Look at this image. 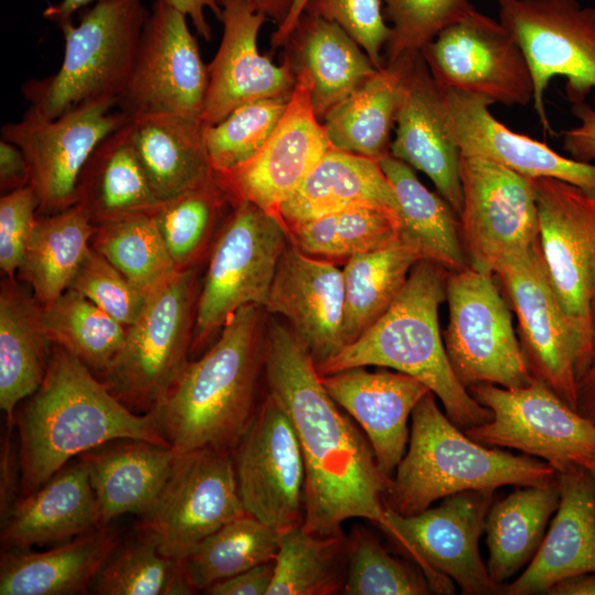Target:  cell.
Segmentation results:
<instances>
[{
  "mask_svg": "<svg viewBox=\"0 0 595 595\" xmlns=\"http://www.w3.org/2000/svg\"><path fill=\"white\" fill-rule=\"evenodd\" d=\"M263 372L268 393L288 414L300 443L305 468L303 527L332 534L342 531L347 519L364 518L385 530L391 478L379 469L363 430L328 394L292 329L274 318L266 326Z\"/></svg>",
  "mask_w": 595,
  "mask_h": 595,
  "instance_id": "1",
  "label": "cell"
},
{
  "mask_svg": "<svg viewBox=\"0 0 595 595\" xmlns=\"http://www.w3.org/2000/svg\"><path fill=\"white\" fill-rule=\"evenodd\" d=\"M32 396L17 422L21 496L42 487L73 457L115 440L170 446L155 410L134 413L60 345Z\"/></svg>",
  "mask_w": 595,
  "mask_h": 595,
  "instance_id": "2",
  "label": "cell"
},
{
  "mask_svg": "<svg viewBox=\"0 0 595 595\" xmlns=\"http://www.w3.org/2000/svg\"><path fill=\"white\" fill-rule=\"evenodd\" d=\"M262 310L256 304L240 307L153 409L177 453L201 448L232 453L251 423L264 366Z\"/></svg>",
  "mask_w": 595,
  "mask_h": 595,
  "instance_id": "3",
  "label": "cell"
},
{
  "mask_svg": "<svg viewBox=\"0 0 595 595\" xmlns=\"http://www.w3.org/2000/svg\"><path fill=\"white\" fill-rule=\"evenodd\" d=\"M448 271L419 260L390 307L355 342L318 367L326 376L354 367L390 368L416 378L437 397L459 429L487 423L491 411L459 381L440 332L439 309L446 300Z\"/></svg>",
  "mask_w": 595,
  "mask_h": 595,
  "instance_id": "4",
  "label": "cell"
},
{
  "mask_svg": "<svg viewBox=\"0 0 595 595\" xmlns=\"http://www.w3.org/2000/svg\"><path fill=\"white\" fill-rule=\"evenodd\" d=\"M408 443L385 497L386 509L401 516L416 515L459 491L543 485L558 476L545 461L470 439L440 410L432 391L411 413Z\"/></svg>",
  "mask_w": 595,
  "mask_h": 595,
  "instance_id": "5",
  "label": "cell"
},
{
  "mask_svg": "<svg viewBox=\"0 0 595 595\" xmlns=\"http://www.w3.org/2000/svg\"><path fill=\"white\" fill-rule=\"evenodd\" d=\"M142 0H104L60 26L64 56L56 73L21 86L29 110L54 119L77 107L115 101L123 93L149 17Z\"/></svg>",
  "mask_w": 595,
  "mask_h": 595,
  "instance_id": "6",
  "label": "cell"
},
{
  "mask_svg": "<svg viewBox=\"0 0 595 595\" xmlns=\"http://www.w3.org/2000/svg\"><path fill=\"white\" fill-rule=\"evenodd\" d=\"M289 242L282 220L249 202L232 203L214 239L199 289L191 353L206 346L242 306L264 309Z\"/></svg>",
  "mask_w": 595,
  "mask_h": 595,
  "instance_id": "7",
  "label": "cell"
},
{
  "mask_svg": "<svg viewBox=\"0 0 595 595\" xmlns=\"http://www.w3.org/2000/svg\"><path fill=\"white\" fill-rule=\"evenodd\" d=\"M198 293L196 266L182 270L148 298L127 326L125 344L102 381L132 411L155 409L190 361Z\"/></svg>",
  "mask_w": 595,
  "mask_h": 595,
  "instance_id": "8",
  "label": "cell"
},
{
  "mask_svg": "<svg viewBox=\"0 0 595 595\" xmlns=\"http://www.w3.org/2000/svg\"><path fill=\"white\" fill-rule=\"evenodd\" d=\"M539 244L552 286L580 342V378L595 358V192L532 178ZM578 378V379H580Z\"/></svg>",
  "mask_w": 595,
  "mask_h": 595,
  "instance_id": "9",
  "label": "cell"
},
{
  "mask_svg": "<svg viewBox=\"0 0 595 595\" xmlns=\"http://www.w3.org/2000/svg\"><path fill=\"white\" fill-rule=\"evenodd\" d=\"M494 490H465L411 516L389 509L382 531L424 574L432 593L453 594V582L467 595L499 594L479 553Z\"/></svg>",
  "mask_w": 595,
  "mask_h": 595,
  "instance_id": "10",
  "label": "cell"
},
{
  "mask_svg": "<svg viewBox=\"0 0 595 595\" xmlns=\"http://www.w3.org/2000/svg\"><path fill=\"white\" fill-rule=\"evenodd\" d=\"M448 322L443 342L452 368L466 387L493 383L521 388L532 380L512 315L495 274L469 266L448 272Z\"/></svg>",
  "mask_w": 595,
  "mask_h": 595,
  "instance_id": "11",
  "label": "cell"
},
{
  "mask_svg": "<svg viewBox=\"0 0 595 595\" xmlns=\"http://www.w3.org/2000/svg\"><path fill=\"white\" fill-rule=\"evenodd\" d=\"M491 411L489 422L464 432L476 442L519 450L558 473L595 461V422L565 403L541 380L521 388L476 383L467 388Z\"/></svg>",
  "mask_w": 595,
  "mask_h": 595,
  "instance_id": "12",
  "label": "cell"
},
{
  "mask_svg": "<svg viewBox=\"0 0 595 595\" xmlns=\"http://www.w3.org/2000/svg\"><path fill=\"white\" fill-rule=\"evenodd\" d=\"M248 513L231 453L201 448L178 453L161 493L136 532L177 562L224 524Z\"/></svg>",
  "mask_w": 595,
  "mask_h": 595,
  "instance_id": "13",
  "label": "cell"
},
{
  "mask_svg": "<svg viewBox=\"0 0 595 595\" xmlns=\"http://www.w3.org/2000/svg\"><path fill=\"white\" fill-rule=\"evenodd\" d=\"M499 22L522 48L533 78V108L544 132L552 133L544 93L553 77H564L572 104L594 91L595 8L577 0H498Z\"/></svg>",
  "mask_w": 595,
  "mask_h": 595,
  "instance_id": "14",
  "label": "cell"
},
{
  "mask_svg": "<svg viewBox=\"0 0 595 595\" xmlns=\"http://www.w3.org/2000/svg\"><path fill=\"white\" fill-rule=\"evenodd\" d=\"M207 84L186 15L169 0H154L117 108L130 119L164 113L201 121Z\"/></svg>",
  "mask_w": 595,
  "mask_h": 595,
  "instance_id": "15",
  "label": "cell"
},
{
  "mask_svg": "<svg viewBox=\"0 0 595 595\" xmlns=\"http://www.w3.org/2000/svg\"><path fill=\"white\" fill-rule=\"evenodd\" d=\"M131 119L115 101H99L48 119L29 109L1 128V139L18 145L29 170L39 213L48 215L78 202L82 172L98 144Z\"/></svg>",
  "mask_w": 595,
  "mask_h": 595,
  "instance_id": "16",
  "label": "cell"
},
{
  "mask_svg": "<svg viewBox=\"0 0 595 595\" xmlns=\"http://www.w3.org/2000/svg\"><path fill=\"white\" fill-rule=\"evenodd\" d=\"M494 274L517 316L531 375L576 410L580 342L552 286L539 241L500 261Z\"/></svg>",
  "mask_w": 595,
  "mask_h": 595,
  "instance_id": "17",
  "label": "cell"
},
{
  "mask_svg": "<svg viewBox=\"0 0 595 595\" xmlns=\"http://www.w3.org/2000/svg\"><path fill=\"white\" fill-rule=\"evenodd\" d=\"M459 172V232L467 263L494 273L500 261L539 241L532 178L472 155H461Z\"/></svg>",
  "mask_w": 595,
  "mask_h": 595,
  "instance_id": "18",
  "label": "cell"
},
{
  "mask_svg": "<svg viewBox=\"0 0 595 595\" xmlns=\"http://www.w3.org/2000/svg\"><path fill=\"white\" fill-rule=\"evenodd\" d=\"M421 54L445 88L505 106L533 101V78L522 48L499 21L476 10L440 32Z\"/></svg>",
  "mask_w": 595,
  "mask_h": 595,
  "instance_id": "19",
  "label": "cell"
},
{
  "mask_svg": "<svg viewBox=\"0 0 595 595\" xmlns=\"http://www.w3.org/2000/svg\"><path fill=\"white\" fill-rule=\"evenodd\" d=\"M246 511L282 531L303 523L305 468L294 428L268 393L231 453Z\"/></svg>",
  "mask_w": 595,
  "mask_h": 595,
  "instance_id": "20",
  "label": "cell"
},
{
  "mask_svg": "<svg viewBox=\"0 0 595 595\" xmlns=\"http://www.w3.org/2000/svg\"><path fill=\"white\" fill-rule=\"evenodd\" d=\"M311 90L309 72L296 71L286 108L260 150L239 166L214 173L231 203L249 202L279 217L284 201L332 148L314 112Z\"/></svg>",
  "mask_w": 595,
  "mask_h": 595,
  "instance_id": "21",
  "label": "cell"
},
{
  "mask_svg": "<svg viewBox=\"0 0 595 595\" xmlns=\"http://www.w3.org/2000/svg\"><path fill=\"white\" fill-rule=\"evenodd\" d=\"M266 20L247 0L226 1L221 40L207 65L203 127L219 122L251 101L290 98L296 80L291 61L285 56L281 65H275L258 50V35Z\"/></svg>",
  "mask_w": 595,
  "mask_h": 595,
  "instance_id": "22",
  "label": "cell"
},
{
  "mask_svg": "<svg viewBox=\"0 0 595 595\" xmlns=\"http://www.w3.org/2000/svg\"><path fill=\"white\" fill-rule=\"evenodd\" d=\"M390 155L423 172L461 214V152L452 134L444 88L433 78L421 52L409 55Z\"/></svg>",
  "mask_w": 595,
  "mask_h": 595,
  "instance_id": "23",
  "label": "cell"
},
{
  "mask_svg": "<svg viewBox=\"0 0 595 595\" xmlns=\"http://www.w3.org/2000/svg\"><path fill=\"white\" fill-rule=\"evenodd\" d=\"M264 310L289 322L316 369L346 346L343 270L331 261L305 255L290 239L280 258Z\"/></svg>",
  "mask_w": 595,
  "mask_h": 595,
  "instance_id": "24",
  "label": "cell"
},
{
  "mask_svg": "<svg viewBox=\"0 0 595 595\" xmlns=\"http://www.w3.org/2000/svg\"><path fill=\"white\" fill-rule=\"evenodd\" d=\"M321 381L359 424L379 469L391 478L407 451L409 416L431 390L414 377L381 367L376 371L354 367L322 376Z\"/></svg>",
  "mask_w": 595,
  "mask_h": 595,
  "instance_id": "25",
  "label": "cell"
},
{
  "mask_svg": "<svg viewBox=\"0 0 595 595\" xmlns=\"http://www.w3.org/2000/svg\"><path fill=\"white\" fill-rule=\"evenodd\" d=\"M443 88L461 155L491 160L529 178H558L595 192V164L576 161L511 131L490 113V98Z\"/></svg>",
  "mask_w": 595,
  "mask_h": 595,
  "instance_id": "26",
  "label": "cell"
},
{
  "mask_svg": "<svg viewBox=\"0 0 595 595\" xmlns=\"http://www.w3.org/2000/svg\"><path fill=\"white\" fill-rule=\"evenodd\" d=\"M560 499L543 540L523 572L502 594L532 595L566 577L595 572V482L574 466L558 473Z\"/></svg>",
  "mask_w": 595,
  "mask_h": 595,
  "instance_id": "27",
  "label": "cell"
},
{
  "mask_svg": "<svg viewBox=\"0 0 595 595\" xmlns=\"http://www.w3.org/2000/svg\"><path fill=\"white\" fill-rule=\"evenodd\" d=\"M3 550L72 540L99 528L88 468L78 457L35 491L21 496L1 518Z\"/></svg>",
  "mask_w": 595,
  "mask_h": 595,
  "instance_id": "28",
  "label": "cell"
},
{
  "mask_svg": "<svg viewBox=\"0 0 595 595\" xmlns=\"http://www.w3.org/2000/svg\"><path fill=\"white\" fill-rule=\"evenodd\" d=\"M178 453L169 445L120 439L80 454L102 527L126 513H144L165 485Z\"/></svg>",
  "mask_w": 595,
  "mask_h": 595,
  "instance_id": "29",
  "label": "cell"
},
{
  "mask_svg": "<svg viewBox=\"0 0 595 595\" xmlns=\"http://www.w3.org/2000/svg\"><path fill=\"white\" fill-rule=\"evenodd\" d=\"M122 541L109 526L43 552H2L1 595H74L90 591L98 573Z\"/></svg>",
  "mask_w": 595,
  "mask_h": 595,
  "instance_id": "30",
  "label": "cell"
},
{
  "mask_svg": "<svg viewBox=\"0 0 595 595\" xmlns=\"http://www.w3.org/2000/svg\"><path fill=\"white\" fill-rule=\"evenodd\" d=\"M360 206L398 215L394 191L379 161L332 147L281 205L279 218L289 230L316 217Z\"/></svg>",
  "mask_w": 595,
  "mask_h": 595,
  "instance_id": "31",
  "label": "cell"
},
{
  "mask_svg": "<svg viewBox=\"0 0 595 595\" xmlns=\"http://www.w3.org/2000/svg\"><path fill=\"white\" fill-rule=\"evenodd\" d=\"M129 140L156 197L171 199L214 177L199 120L147 115L129 122Z\"/></svg>",
  "mask_w": 595,
  "mask_h": 595,
  "instance_id": "32",
  "label": "cell"
},
{
  "mask_svg": "<svg viewBox=\"0 0 595 595\" xmlns=\"http://www.w3.org/2000/svg\"><path fill=\"white\" fill-rule=\"evenodd\" d=\"M295 71L312 80L311 98L318 120L379 69L363 48L337 24L303 13L284 45Z\"/></svg>",
  "mask_w": 595,
  "mask_h": 595,
  "instance_id": "33",
  "label": "cell"
},
{
  "mask_svg": "<svg viewBox=\"0 0 595 595\" xmlns=\"http://www.w3.org/2000/svg\"><path fill=\"white\" fill-rule=\"evenodd\" d=\"M379 163L397 197L399 240L448 272L466 268L458 214L450 203L425 187L409 164L391 155Z\"/></svg>",
  "mask_w": 595,
  "mask_h": 595,
  "instance_id": "34",
  "label": "cell"
},
{
  "mask_svg": "<svg viewBox=\"0 0 595 595\" xmlns=\"http://www.w3.org/2000/svg\"><path fill=\"white\" fill-rule=\"evenodd\" d=\"M410 54L386 63L325 116L322 122L333 148L377 161L390 155Z\"/></svg>",
  "mask_w": 595,
  "mask_h": 595,
  "instance_id": "35",
  "label": "cell"
},
{
  "mask_svg": "<svg viewBox=\"0 0 595 595\" xmlns=\"http://www.w3.org/2000/svg\"><path fill=\"white\" fill-rule=\"evenodd\" d=\"M129 122L98 144L79 177L77 203L86 207L96 225L152 215L162 203L134 154Z\"/></svg>",
  "mask_w": 595,
  "mask_h": 595,
  "instance_id": "36",
  "label": "cell"
},
{
  "mask_svg": "<svg viewBox=\"0 0 595 595\" xmlns=\"http://www.w3.org/2000/svg\"><path fill=\"white\" fill-rule=\"evenodd\" d=\"M40 304L12 278L0 290V408L8 425L17 404L32 396L45 377L50 339L39 316Z\"/></svg>",
  "mask_w": 595,
  "mask_h": 595,
  "instance_id": "37",
  "label": "cell"
},
{
  "mask_svg": "<svg viewBox=\"0 0 595 595\" xmlns=\"http://www.w3.org/2000/svg\"><path fill=\"white\" fill-rule=\"evenodd\" d=\"M560 499L556 479L543 485L520 486L491 504L485 520L487 570L493 582L502 584L529 563L545 534Z\"/></svg>",
  "mask_w": 595,
  "mask_h": 595,
  "instance_id": "38",
  "label": "cell"
},
{
  "mask_svg": "<svg viewBox=\"0 0 595 595\" xmlns=\"http://www.w3.org/2000/svg\"><path fill=\"white\" fill-rule=\"evenodd\" d=\"M95 232L96 224L80 203L36 217L18 272L41 306L69 288Z\"/></svg>",
  "mask_w": 595,
  "mask_h": 595,
  "instance_id": "39",
  "label": "cell"
},
{
  "mask_svg": "<svg viewBox=\"0 0 595 595\" xmlns=\"http://www.w3.org/2000/svg\"><path fill=\"white\" fill-rule=\"evenodd\" d=\"M419 260L421 257L413 248L397 240L345 262L343 335L346 346L385 314Z\"/></svg>",
  "mask_w": 595,
  "mask_h": 595,
  "instance_id": "40",
  "label": "cell"
},
{
  "mask_svg": "<svg viewBox=\"0 0 595 595\" xmlns=\"http://www.w3.org/2000/svg\"><path fill=\"white\" fill-rule=\"evenodd\" d=\"M347 570L343 531L318 534L303 524L280 531L268 595H332L342 592Z\"/></svg>",
  "mask_w": 595,
  "mask_h": 595,
  "instance_id": "41",
  "label": "cell"
},
{
  "mask_svg": "<svg viewBox=\"0 0 595 595\" xmlns=\"http://www.w3.org/2000/svg\"><path fill=\"white\" fill-rule=\"evenodd\" d=\"M280 531L249 513L224 524L202 540L181 561L186 582L193 591H206L213 584L253 566L272 562L279 548Z\"/></svg>",
  "mask_w": 595,
  "mask_h": 595,
  "instance_id": "42",
  "label": "cell"
},
{
  "mask_svg": "<svg viewBox=\"0 0 595 595\" xmlns=\"http://www.w3.org/2000/svg\"><path fill=\"white\" fill-rule=\"evenodd\" d=\"M39 316L51 343L101 375L125 344L127 326L73 289L46 306L40 305Z\"/></svg>",
  "mask_w": 595,
  "mask_h": 595,
  "instance_id": "43",
  "label": "cell"
},
{
  "mask_svg": "<svg viewBox=\"0 0 595 595\" xmlns=\"http://www.w3.org/2000/svg\"><path fill=\"white\" fill-rule=\"evenodd\" d=\"M290 241L302 252L326 261L351 257L386 247L399 240V218L377 207L337 210L288 230Z\"/></svg>",
  "mask_w": 595,
  "mask_h": 595,
  "instance_id": "44",
  "label": "cell"
},
{
  "mask_svg": "<svg viewBox=\"0 0 595 595\" xmlns=\"http://www.w3.org/2000/svg\"><path fill=\"white\" fill-rule=\"evenodd\" d=\"M231 207L215 175L160 204L152 217L180 271L197 266Z\"/></svg>",
  "mask_w": 595,
  "mask_h": 595,
  "instance_id": "45",
  "label": "cell"
},
{
  "mask_svg": "<svg viewBox=\"0 0 595 595\" xmlns=\"http://www.w3.org/2000/svg\"><path fill=\"white\" fill-rule=\"evenodd\" d=\"M91 246L148 296L180 272L152 215L97 224Z\"/></svg>",
  "mask_w": 595,
  "mask_h": 595,
  "instance_id": "46",
  "label": "cell"
},
{
  "mask_svg": "<svg viewBox=\"0 0 595 595\" xmlns=\"http://www.w3.org/2000/svg\"><path fill=\"white\" fill-rule=\"evenodd\" d=\"M90 591L100 595L194 594L181 562L163 555L137 533L121 541L98 573Z\"/></svg>",
  "mask_w": 595,
  "mask_h": 595,
  "instance_id": "47",
  "label": "cell"
},
{
  "mask_svg": "<svg viewBox=\"0 0 595 595\" xmlns=\"http://www.w3.org/2000/svg\"><path fill=\"white\" fill-rule=\"evenodd\" d=\"M432 593L416 565L390 555L366 528L355 526L347 536L345 595H426Z\"/></svg>",
  "mask_w": 595,
  "mask_h": 595,
  "instance_id": "48",
  "label": "cell"
},
{
  "mask_svg": "<svg viewBox=\"0 0 595 595\" xmlns=\"http://www.w3.org/2000/svg\"><path fill=\"white\" fill-rule=\"evenodd\" d=\"M288 100L269 98L251 101L236 108L219 122L203 127L214 173L228 172L252 158L274 130Z\"/></svg>",
  "mask_w": 595,
  "mask_h": 595,
  "instance_id": "49",
  "label": "cell"
},
{
  "mask_svg": "<svg viewBox=\"0 0 595 595\" xmlns=\"http://www.w3.org/2000/svg\"><path fill=\"white\" fill-rule=\"evenodd\" d=\"M392 22L386 63L421 52L440 32L475 8L468 0H382Z\"/></svg>",
  "mask_w": 595,
  "mask_h": 595,
  "instance_id": "50",
  "label": "cell"
},
{
  "mask_svg": "<svg viewBox=\"0 0 595 595\" xmlns=\"http://www.w3.org/2000/svg\"><path fill=\"white\" fill-rule=\"evenodd\" d=\"M68 289L77 291L126 326L138 318L149 298L93 246Z\"/></svg>",
  "mask_w": 595,
  "mask_h": 595,
  "instance_id": "51",
  "label": "cell"
},
{
  "mask_svg": "<svg viewBox=\"0 0 595 595\" xmlns=\"http://www.w3.org/2000/svg\"><path fill=\"white\" fill-rule=\"evenodd\" d=\"M382 0H309L304 13L323 18L342 28L367 54L377 69L386 65L381 50L390 36Z\"/></svg>",
  "mask_w": 595,
  "mask_h": 595,
  "instance_id": "52",
  "label": "cell"
},
{
  "mask_svg": "<svg viewBox=\"0 0 595 595\" xmlns=\"http://www.w3.org/2000/svg\"><path fill=\"white\" fill-rule=\"evenodd\" d=\"M39 213V199L31 185L0 197V268L12 278L22 263Z\"/></svg>",
  "mask_w": 595,
  "mask_h": 595,
  "instance_id": "53",
  "label": "cell"
},
{
  "mask_svg": "<svg viewBox=\"0 0 595 595\" xmlns=\"http://www.w3.org/2000/svg\"><path fill=\"white\" fill-rule=\"evenodd\" d=\"M571 112L578 125L563 132V150L576 161L591 163L595 160V108L581 102L572 105Z\"/></svg>",
  "mask_w": 595,
  "mask_h": 595,
  "instance_id": "54",
  "label": "cell"
},
{
  "mask_svg": "<svg viewBox=\"0 0 595 595\" xmlns=\"http://www.w3.org/2000/svg\"><path fill=\"white\" fill-rule=\"evenodd\" d=\"M274 561L253 566L219 581L204 593L210 595H268L273 580Z\"/></svg>",
  "mask_w": 595,
  "mask_h": 595,
  "instance_id": "55",
  "label": "cell"
},
{
  "mask_svg": "<svg viewBox=\"0 0 595 595\" xmlns=\"http://www.w3.org/2000/svg\"><path fill=\"white\" fill-rule=\"evenodd\" d=\"M30 185V170L21 149L0 140V190L2 194Z\"/></svg>",
  "mask_w": 595,
  "mask_h": 595,
  "instance_id": "56",
  "label": "cell"
},
{
  "mask_svg": "<svg viewBox=\"0 0 595 595\" xmlns=\"http://www.w3.org/2000/svg\"><path fill=\"white\" fill-rule=\"evenodd\" d=\"M180 12L186 15L205 41H212L213 32L207 22L205 11L208 9L218 21L221 20L223 9L227 0H169Z\"/></svg>",
  "mask_w": 595,
  "mask_h": 595,
  "instance_id": "57",
  "label": "cell"
},
{
  "mask_svg": "<svg viewBox=\"0 0 595 595\" xmlns=\"http://www.w3.org/2000/svg\"><path fill=\"white\" fill-rule=\"evenodd\" d=\"M577 412L595 422V358L577 383Z\"/></svg>",
  "mask_w": 595,
  "mask_h": 595,
  "instance_id": "58",
  "label": "cell"
},
{
  "mask_svg": "<svg viewBox=\"0 0 595 595\" xmlns=\"http://www.w3.org/2000/svg\"><path fill=\"white\" fill-rule=\"evenodd\" d=\"M549 595H595V572L566 577L552 585Z\"/></svg>",
  "mask_w": 595,
  "mask_h": 595,
  "instance_id": "59",
  "label": "cell"
},
{
  "mask_svg": "<svg viewBox=\"0 0 595 595\" xmlns=\"http://www.w3.org/2000/svg\"><path fill=\"white\" fill-rule=\"evenodd\" d=\"M309 0H293L292 7L284 19L272 33L270 42L273 50L284 47L300 18L305 11Z\"/></svg>",
  "mask_w": 595,
  "mask_h": 595,
  "instance_id": "60",
  "label": "cell"
},
{
  "mask_svg": "<svg viewBox=\"0 0 595 595\" xmlns=\"http://www.w3.org/2000/svg\"><path fill=\"white\" fill-rule=\"evenodd\" d=\"M104 0H62L57 4L48 6L43 15L58 26L73 22V15L84 7Z\"/></svg>",
  "mask_w": 595,
  "mask_h": 595,
  "instance_id": "61",
  "label": "cell"
},
{
  "mask_svg": "<svg viewBox=\"0 0 595 595\" xmlns=\"http://www.w3.org/2000/svg\"><path fill=\"white\" fill-rule=\"evenodd\" d=\"M258 12L271 19L277 25L286 18L293 0H247Z\"/></svg>",
  "mask_w": 595,
  "mask_h": 595,
  "instance_id": "62",
  "label": "cell"
},
{
  "mask_svg": "<svg viewBox=\"0 0 595 595\" xmlns=\"http://www.w3.org/2000/svg\"><path fill=\"white\" fill-rule=\"evenodd\" d=\"M584 468H586L589 472V474L592 475L595 482V461H592L588 464H586Z\"/></svg>",
  "mask_w": 595,
  "mask_h": 595,
  "instance_id": "63",
  "label": "cell"
}]
</instances>
